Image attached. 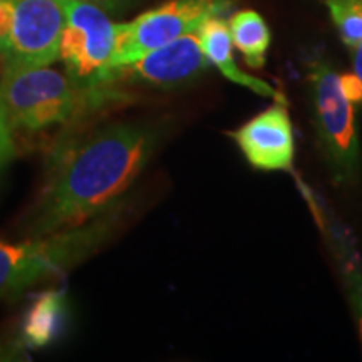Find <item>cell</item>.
<instances>
[{"label":"cell","mask_w":362,"mask_h":362,"mask_svg":"<svg viewBox=\"0 0 362 362\" xmlns=\"http://www.w3.org/2000/svg\"><path fill=\"white\" fill-rule=\"evenodd\" d=\"M156 143L148 126L111 124L62 148L49 168L33 232L44 237L76 228L110 210L146 166Z\"/></svg>","instance_id":"cell-1"},{"label":"cell","mask_w":362,"mask_h":362,"mask_svg":"<svg viewBox=\"0 0 362 362\" xmlns=\"http://www.w3.org/2000/svg\"><path fill=\"white\" fill-rule=\"evenodd\" d=\"M110 210L93 221L44 235V238L22 243L0 242V298L22 293L96 252L119 221V211Z\"/></svg>","instance_id":"cell-2"},{"label":"cell","mask_w":362,"mask_h":362,"mask_svg":"<svg viewBox=\"0 0 362 362\" xmlns=\"http://www.w3.org/2000/svg\"><path fill=\"white\" fill-rule=\"evenodd\" d=\"M111 94L112 88L81 89L69 76L47 66L6 67L0 81V96L11 123L30 131L64 123L86 104H96Z\"/></svg>","instance_id":"cell-3"},{"label":"cell","mask_w":362,"mask_h":362,"mask_svg":"<svg viewBox=\"0 0 362 362\" xmlns=\"http://www.w3.org/2000/svg\"><path fill=\"white\" fill-rule=\"evenodd\" d=\"M66 25L59 57L66 62L69 78L81 89H110V74L116 52L119 24L101 7L84 0H62Z\"/></svg>","instance_id":"cell-4"},{"label":"cell","mask_w":362,"mask_h":362,"mask_svg":"<svg viewBox=\"0 0 362 362\" xmlns=\"http://www.w3.org/2000/svg\"><path fill=\"white\" fill-rule=\"evenodd\" d=\"M309 83L314 126L322 155L334 180L349 185L361 168L354 104L342 94L339 72L324 62L312 66Z\"/></svg>","instance_id":"cell-5"},{"label":"cell","mask_w":362,"mask_h":362,"mask_svg":"<svg viewBox=\"0 0 362 362\" xmlns=\"http://www.w3.org/2000/svg\"><path fill=\"white\" fill-rule=\"evenodd\" d=\"M230 8L232 0H168L133 22L119 24L112 69L183 35L198 33L208 19L225 16Z\"/></svg>","instance_id":"cell-6"},{"label":"cell","mask_w":362,"mask_h":362,"mask_svg":"<svg viewBox=\"0 0 362 362\" xmlns=\"http://www.w3.org/2000/svg\"><path fill=\"white\" fill-rule=\"evenodd\" d=\"M11 33L0 49L6 67L49 66L59 57L66 8L62 0H11Z\"/></svg>","instance_id":"cell-7"},{"label":"cell","mask_w":362,"mask_h":362,"mask_svg":"<svg viewBox=\"0 0 362 362\" xmlns=\"http://www.w3.org/2000/svg\"><path fill=\"white\" fill-rule=\"evenodd\" d=\"M208 62L198 33H192L153 49L129 64L115 67L110 74V86L128 81L155 88H176L197 78L206 69Z\"/></svg>","instance_id":"cell-8"},{"label":"cell","mask_w":362,"mask_h":362,"mask_svg":"<svg viewBox=\"0 0 362 362\" xmlns=\"http://www.w3.org/2000/svg\"><path fill=\"white\" fill-rule=\"evenodd\" d=\"M230 138L253 168L291 171L296 158V138L287 104L275 103L235 131Z\"/></svg>","instance_id":"cell-9"},{"label":"cell","mask_w":362,"mask_h":362,"mask_svg":"<svg viewBox=\"0 0 362 362\" xmlns=\"http://www.w3.org/2000/svg\"><path fill=\"white\" fill-rule=\"evenodd\" d=\"M304 193L310 203L317 223L322 230L325 242L332 252L334 260H336L362 342V259L346 226L337 218H334L327 206L317 202L314 193H310L309 189H304Z\"/></svg>","instance_id":"cell-10"},{"label":"cell","mask_w":362,"mask_h":362,"mask_svg":"<svg viewBox=\"0 0 362 362\" xmlns=\"http://www.w3.org/2000/svg\"><path fill=\"white\" fill-rule=\"evenodd\" d=\"M198 37H200L202 49L208 57V61L214 62L226 79L252 90V93L259 94V96L270 98L275 103L287 104V98L280 90L275 89L274 86L265 83L264 79L247 74V72H243L237 66L233 57V42L232 35H230L228 24L221 17L208 19L198 29Z\"/></svg>","instance_id":"cell-11"},{"label":"cell","mask_w":362,"mask_h":362,"mask_svg":"<svg viewBox=\"0 0 362 362\" xmlns=\"http://www.w3.org/2000/svg\"><path fill=\"white\" fill-rule=\"evenodd\" d=\"M232 42L243 54L247 66L262 69L270 47V30L264 17L255 11H240L228 22Z\"/></svg>","instance_id":"cell-12"},{"label":"cell","mask_w":362,"mask_h":362,"mask_svg":"<svg viewBox=\"0 0 362 362\" xmlns=\"http://www.w3.org/2000/svg\"><path fill=\"white\" fill-rule=\"evenodd\" d=\"M64 320V296L61 292H44L27 310L24 319V339L29 346L40 347L52 342Z\"/></svg>","instance_id":"cell-13"},{"label":"cell","mask_w":362,"mask_h":362,"mask_svg":"<svg viewBox=\"0 0 362 362\" xmlns=\"http://www.w3.org/2000/svg\"><path fill=\"white\" fill-rule=\"evenodd\" d=\"M334 25L347 47L362 44V0H325Z\"/></svg>","instance_id":"cell-14"},{"label":"cell","mask_w":362,"mask_h":362,"mask_svg":"<svg viewBox=\"0 0 362 362\" xmlns=\"http://www.w3.org/2000/svg\"><path fill=\"white\" fill-rule=\"evenodd\" d=\"M13 156V139H12V123L6 104L0 96V173L6 170Z\"/></svg>","instance_id":"cell-15"},{"label":"cell","mask_w":362,"mask_h":362,"mask_svg":"<svg viewBox=\"0 0 362 362\" xmlns=\"http://www.w3.org/2000/svg\"><path fill=\"white\" fill-rule=\"evenodd\" d=\"M339 84H341L342 94L352 104L362 103V79L356 72H347V74H339Z\"/></svg>","instance_id":"cell-16"},{"label":"cell","mask_w":362,"mask_h":362,"mask_svg":"<svg viewBox=\"0 0 362 362\" xmlns=\"http://www.w3.org/2000/svg\"><path fill=\"white\" fill-rule=\"evenodd\" d=\"M354 72L362 79V44L354 49Z\"/></svg>","instance_id":"cell-17"},{"label":"cell","mask_w":362,"mask_h":362,"mask_svg":"<svg viewBox=\"0 0 362 362\" xmlns=\"http://www.w3.org/2000/svg\"><path fill=\"white\" fill-rule=\"evenodd\" d=\"M84 2H104V4H110L112 0H84Z\"/></svg>","instance_id":"cell-18"}]
</instances>
